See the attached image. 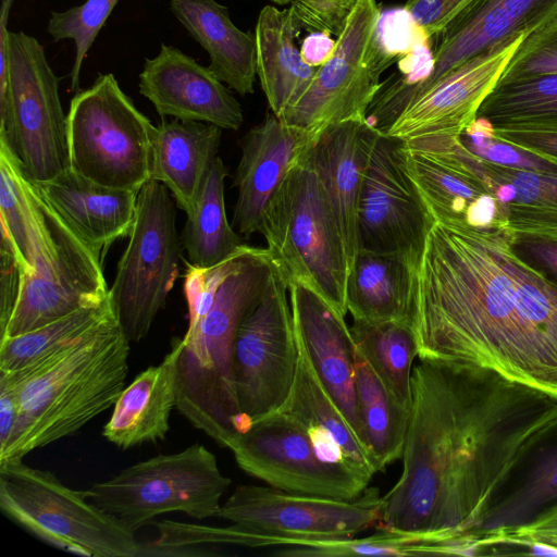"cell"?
Instances as JSON below:
<instances>
[{
    "mask_svg": "<svg viewBox=\"0 0 557 557\" xmlns=\"http://www.w3.org/2000/svg\"><path fill=\"white\" fill-rule=\"evenodd\" d=\"M13 459L0 462V509L34 536L90 557H138L140 542L116 517L53 473Z\"/></svg>",
    "mask_w": 557,
    "mask_h": 557,
    "instance_id": "8992f818",
    "label": "cell"
},
{
    "mask_svg": "<svg viewBox=\"0 0 557 557\" xmlns=\"http://www.w3.org/2000/svg\"><path fill=\"white\" fill-rule=\"evenodd\" d=\"M232 481L203 445L158 455L85 490L87 499L132 532L169 512L202 520L215 517Z\"/></svg>",
    "mask_w": 557,
    "mask_h": 557,
    "instance_id": "9c48e42d",
    "label": "cell"
},
{
    "mask_svg": "<svg viewBox=\"0 0 557 557\" xmlns=\"http://www.w3.org/2000/svg\"><path fill=\"white\" fill-rule=\"evenodd\" d=\"M432 219L401 151V140L380 134L359 202V251L396 255L417 273Z\"/></svg>",
    "mask_w": 557,
    "mask_h": 557,
    "instance_id": "2e32d148",
    "label": "cell"
},
{
    "mask_svg": "<svg viewBox=\"0 0 557 557\" xmlns=\"http://www.w3.org/2000/svg\"><path fill=\"white\" fill-rule=\"evenodd\" d=\"M34 183L54 212L101 261L113 242L129 235L138 193L96 184L71 169L48 182Z\"/></svg>",
    "mask_w": 557,
    "mask_h": 557,
    "instance_id": "d4e9b609",
    "label": "cell"
},
{
    "mask_svg": "<svg viewBox=\"0 0 557 557\" xmlns=\"http://www.w3.org/2000/svg\"><path fill=\"white\" fill-rule=\"evenodd\" d=\"M7 48V82L0 87V143L33 182H48L70 169L60 78L37 38L9 30Z\"/></svg>",
    "mask_w": 557,
    "mask_h": 557,
    "instance_id": "ba28073f",
    "label": "cell"
},
{
    "mask_svg": "<svg viewBox=\"0 0 557 557\" xmlns=\"http://www.w3.org/2000/svg\"><path fill=\"white\" fill-rule=\"evenodd\" d=\"M317 137L307 129L287 124L273 112L243 136L233 182L237 199L232 220L240 235L248 238L261 232L269 201Z\"/></svg>",
    "mask_w": 557,
    "mask_h": 557,
    "instance_id": "44dd1931",
    "label": "cell"
},
{
    "mask_svg": "<svg viewBox=\"0 0 557 557\" xmlns=\"http://www.w3.org/2000/svg\"><path fill=\"white\" fill-rule=\"evenodd\" d=\"M418 273L400 257L360 250L348 272L346 301L354 322L397 321L412 327Z\"/></svg>",
    "mask_w": 557,
    "mask_h": 557,
    "instance_id": "f546056e",
    "label": "cell"
},
{
    "mask_svg": "<svg viewBox=\"0 0 557 557\" xmlns=\"http://www.w3.org/2000/svg\"><path fill=\"white\" fill-rule=\"evenodd\" d=\"M221 132L213 124L177 119L156 126L150 178L170 190L186 215L195 209L218 157Z\"/></svg>",
    "mask_w": 557,
    "mask_h": 557,
    "instance_id": "83f0119b",
    "label": "cell"
},
{
    "mask_svg": "<svg viewBox=\"0 0 557 557\" xmlns=\"http://www.w3.org/2000/svg\"><path fill=\"white\" fill-rule=\"evenodd\" d=\"M336 41V39L326 35H308L300 46L302 60L313 67H319L332 58Z\"/></svg>",
    "mask_w": 557,
    "mask_h": 557,
    "instance_id": "816d5d0a",
    "label": "cell"
},
{
    "mask_svg": "<svg viewBox=\"0 0 557 557\" xmlns=\"http://www.w3.org/2000/svg\"><path fill=\"white\" fill-rule=\"evenodd\" d=\"M296 341L298 359L295 377L286 400L277 410L307 430L323 460L346 465L371 481L377 473L371 456L315 374L297 337Z\"/></svg>",
    "mask_w": 557,
    "mask_h": 557,
    "instance_id": "484cf974",
    "label": "cell"
},
{
    "mask_svg": "<svg viewBox=\"0 0 557 557\" xmlns=\"http://www.w3.org/2000/svg\"><path fill=\"white\" fill-rule=\"evenodd\" d=\"M380 132L367 120L323 129L310 149L313 168L337 222L348 272L359 252V202L366 170Z\"/></svg>",
    "mask_w": 557,
    "mask_h": 557,
    "instance_id": "603a6c76",
    "label": "cell"
},
{
    "mask_svg": "<svg viewBox=\"0 0 557 557\" xmlns=\"http://www.w3.org/2000/svg\"><path fill=\"white\" fill-rule=\"evenodd\" d=\"M22 268L14 246L1 230L0 239V335L10 322L22 287Z\"/></svg>",
    "mask_w": 557,
    "mask_h": 557,
    "instance_id": "c3c4849f",
    "label": "cell"
},
{
    "mask_svg": "<svg viewBox=\"0 0 557 557\" xmlns=\"http://www.w3.org/2000/svg\"><path fill=\"white\" fill-rule=\"evenodd\" d=\"M310 149L269 201L260 234L287 287L300 284L311 289L346 318L347 259Z\"/></svg>",
    "mask_w": 557,
    "mask_h": 557,
    "instance_id": "5b68a950",
    "label": "cell"
},
{
    "mask_svg": "<svg viewBox=\"0 0 557 557\" xmlns=\"http://www.w3.org/2000/svg\"><path fill=\"white\" fill-rule=\"evenodd\" d=\"M18 405L14 392L5 383L0 382V448H3L13 432Z\"/></svg>",
    "mask_w": 557,
    "mask_h": 557,
    "instance_id": "f5cc1de1",
    "label": "cell"
},
{
    "mask_svg": "<svg viewBox=\"0 0 557 557\" xmlns=\"http://www.w3.org/2000/svg\"><path fill=\"white\" fill-rule=\"evenodd\" d=\"M255 37L257 76L271 112L280 117L302 97L318 67L302 60L287 9L265 5L258 15Z\"/></svg>",
    "mask_w": 557,
    "mask_h": 557,
    "instance_id": "1f68e13d",
    "label": "cell"
},
{
    "mask_svg": "<svg viewBox=\"0 0 557 557\" xmlns=\"http://www.w3.org/2000/svg\"><path fill=\"white\" fill-rule=\"evenodd\" d=\"M557 507V420L542 430L509 468L472 532L525 525Z\"/></svg>",
    "mask_w": 557,
    "mask_h": 557,
    "instance_id": "cb8c5ba5",
    "label": "cell"
},
{
    "mask_svg": "<svg viewBox=\"0 0 557 557\" xmlns=\"http://www.w3.org/2000/svg\"><path fill=\"white\" fill-rule=\"evenodd\" d=\"M251 247L248 246L240 253L210 268H198L185 261L184 292L189 314L188 327L195 326L206 315L214 301L219 287L242 264Z\"/></svg>",
    "mask_w": 557,
    "mask_h": 557,
    "instance_id": "ee69618b",
    "label": "cell"
},
{
    "mask_svg": "<svg viewBox=\"0 0 557 557\" xmlns=\"http://www.w3.org/2000/svg\"><path fill=\"white\" fill-rule=\"evenodd\" d=\"M355 386L362 444L380 472L401 458L410 410L392 396L357 348Z\"/></svg>",
    "mask_w": 557,
    "mask_h": 557,
    "instance_id": "d6a6232c",
    "label": "cell"
},
{
    "mask_svg": "<svg viewBox=\"0 0 557 557\" xmlns=\"http://www.w3.org/2000/svg\"><path fill=\"white\" fill-rule=\"evenodd\" d=\"M383 495L367 487L351 499L285 492L272 486L238 485L216 517L255 536V548L308 541L351 539L379 524Z\"/></svg>",
    "mask_w": 557,
    "mask_h": 557,
    "instance_id": "7c38bea8",
    "label": "cell"
},
{
    "mask_svg": "<svg viewBox=\"0 0 557 557\" xmlns=\"http://www.w3.org/2000/svg\"><path fill=\"white\" fill-rule=\"evenodd\" d=\"M181 338L172 341L163 360L140 372L123 388L102 430L113 445L128 449L165 438L176 408V362Z\"/></svg>",
    "mask_w": 557,
    "mask_h": 557,
    "instance_id": "4316f807",
    "label": "cell"
},
{
    "mask_svg": "<svg viewBox=\"0 0 557 557\" xmlns=\"http://www.w3.org/2000/svg\"><path fill=\"white\" fill-rule=\"evenodd\" d=\"M473 0H407L405 10L426 37H437Z\"/></svg>",
    "mask_w": 557,
    "mask_h": 557,
    "instance_id": "bcb514c9",
    "label": "cell"
},
{
    "mask_svg": "<svg viewBox=\"0 0 557 557\" xmlns=\"http://www.w3.org/2000/svg\"><path fill=\"white\" fill-rule=\"evenodd\" d=\"M396 59L381 29L377 0H357L330 60L318 67L310 86L281 120L319 135L331 125L367 120L382 83Z\"/></svg>",
    "mask_w": 557,
    "mask_h": 557,
    "instance_id": "30bf717a",
    "label": "cell"
},
{
    "mask_svg": "<svg viewBox=\"0 0 557 557\" xmlns=\"http://www.w3.org/2000/svg\"><path fill=\"white\" fill-rule=\"evenodd\" d=\"M451 539L377 528V532L361 539L308 541L276 548L272 554L278 557L446 555L447 544Z\"/></svg>",
    "mask_w": 557,
    "mask_h": 557,
    "instance_id": "f35d334b",
    "label": "cell"
},
{
    "mask_svg": "<svg viewBox=\"0 0 557 557\" xmlns=\"http://www.w3.org/2000/svg\"><path fill=\"white\" fill-rule=\"evenodd\" d=\"M485 544L503 555L516 554L518 548L527 552L529 545L541 544L557 549V507L532 522L508 531L482 534Z\"/></svg>",
    "mask_w": 557,
    "mask_h": 557,
    "instance_id": "f6af8a7d",
    "label": "cell"
},
{
    "mask_svg": "<svg viewBox=\"0 0 557 557\" xmlns=\"http://www.w3.org/2000/svg\"><path fill=\"white\" fill-rule=\"evenodd\" d=\"M138 86L162 117L232 131L244 122L242 107L231 90L209 67L174 46L162 44L154 58L145 60Z\"/></svg>",
    "mask_w": 557,
    "mask_h": 557,
    "instance_id": "ffe728a7",
    "label": "cell"
},
{
    "mask_svg": "<svg viewBox=\"0 0 557 557\" xmlns=\"http://www.w3.org/2000/svg\"><path fill=\"white\" fill-rule=\"evenodd\" d=\"M131 342L117 317L81 339L26 367L0 370L18 411L0 462L23 459L34 449L81 430L113 406L125 387Z\"/></svg>",
    "mask_w": 557,
    "mask_h": 557,
    "instance_id": "3957f363",
    "label": "cell"
},
{
    "mask_svg": "<svg viewBox=\"0 0 557 557\" xmlns=\"http://www.w3.org/2000/svg\"><path fill=\"white\" fill-rule=\"evenodd\" d=\"M230 449L244 472L285 492L351 499L370 483L346 465L323 460L307 430L278 410L252 422Z\"/></svg>",
    "mask_w": 557,
    "mask_h": 557,
    "instance_id": "9a60e30c",
    "label": "cell"
},
{
    "mask_svg": "<svg viewBox=\"0 0 557 557\" xmlns=\"http://www.w3.org/2000/svg\"><path fill=\"white\" fill-rule=\"evenodd\" d=\"M154 525L158 535L151 541L140 542L138 557L216 556L227 547L251 548L250 533L235 523L214 527L163 520Z\"/></svg>",
    "mask_w": 557,
    "mask_h": 557,
    "instance_id": "ab89813d",
    "label": "cell"
},
{
    "mask_svg": "<svg viewBox=\"0 0 557 557\" xmlns=\"http://www.w3.org/2000/svg\"><path fill=\"white\" fill-rule=\"evenodd\" d=\"M476 117L487 120L495 128L557 131V74L497 83Z\"/></svg>",
    "mask_w": 557,
    "mask_h": 557,
    "instance_id": "8d00e7d4",
    "label": "cell"
},
{
    "mask_svg": "<svg viewBox=\"0 0 557 557\" xmlns=\"http://www.w3.org/2000/svg\"><path fill=\"white\" fill-rule=\"evenodd\" d=\"M287 288L296 337L315 374L363 446L355 386L356 345L350 327L345 318L311 289L300 284H292Z\"/></svg>",
    "mask_w": 557,
    "mask_h": 557,
    "instance_id": "7402d4cb",
    "label": "cell"
},
{
    "mask_svg": "<svg viewBox=\"0 0 557 557\" xmlns=\"http://www.w3.org/2000/svg\"><path fill=\"white\" fill-rule=\"evenodd\" d=\"M176 207L170 190L156 180L150 178L137 194L128 244L109 289L131 343L148 335L177 277L182 240Z\"/></svg>",
    "mask_w": 557,
    "mask_h": 557,
    "instance_id": "8fae6325",
    "label": "cell"
},
{
    "mask_svg": "<svg viewBox=\"0 0 557 557\" xmlns=\"http://www.w3.org/2000/svg\"><path fill=\"white\" fill-rule=\"evenodd\" d=\"M116 315L109 297L32 332L0 341V370L26 367L81 339Z\"/></svg>",
    "mask_w": 557,
    "mask_h": 557,
    "instance_id": "74e56055",
    "label": "cell"
},
{
    "mask_svg": "<svg viewBox=\"0 0 557 557\" xmlns=\"http://www.w3.org/2000/svg\"><path fill=\"white\" fill-rule=\"evenodd\" d=\"M462 144L474 156L492 163L557 174L556 164L496 138H484L479 144Z\"/></svg>",
    "mask_w": 557,
    "mask_h": 557,
    "instance_id": "7dc6e473",
    "label": "cell"
},
{
    "mask_svg": "<svg viewBox=\"0 0 557 557\" xmlns=\"http://www.w3.org/2000/svg\"><path fill=\"white\" fill-rule=\"evenodd\" d=\"M481 163L491 180L507 182L515 188V196L505 206L507 230L516 236L557 242V174L483 159Z\"/></svg>",
    "mask_w": 557,
    "mask_h": 557,
    "instance_id": "e575fe53",
    "label": "cell"
},
{
    "mask_svg": "<svg viewBox=\"0 0 557 557\" xmlns=\"http://www.w3.org/2000/svg\"><path fill=\"white\" fill-rule=\"evenodd\" d=\"M274 264L267 248L251 247L219 287L206 315L181 338L176 409L195 428L231 448L247 430L233 374L239 326L262 296Z\"/></svg>",
    "mask_w": 557,
    "mask_h": 557,
    "instance_id": "277c9868",
    "label": "cell"
},
{
    "mask_svg": "<svg viewBox=\"0 0 557 557\" xmlns=\"http://www.w3.org/2000/svg\"><path fill=\"white\" fill-rule=\"evenodd\" d=\"M505 228L434 222L418 270V358L475 364L557 396V283Z\"/></svg>",
    "mask_w": 557,
    "mask_h": 557,
    "instance_id": "7a4b0ae2",
    "label": "cell"
},
{
    "mask_svg": "<svg viewBox=\"0 0 557 557\" xmlns=\"http://www.w3.org/2000/svg\"><path fill=\"white\" fill-rule=\"evenodd\" d=\"M226 176L227 170L218 156L195 209L187 214L181 240L188 262L198 268L213 267L249 246L227 220L224 199Z\"/></svg>",
    "mask_w": 557,
    "mask_h": 557,
    "instance_id": "836d02e7",
    "label": "cell"
},
{
    "mask_svg": "<svg viewBox=\"0 0 557 557\" xmlns=\"http://www.w3.org/2000/svg\"><path fill=\"white\" fill-rule=\"evenodd\" d=\"M494 138L525 150L557 165V131L494 127Z\"/></svg>",
    "mask_w": 557,
    "mask_h": 557,
    "instance_id": "681fc988",
    "label": "cell"
},
{
    "mask_svg": "<svg viewBox=\"0 0 557 557\" xmlns=\"http://www.w3.org/2000/svg\"><path fill=\"white\" fill-rule=\"evenodd\" d=\"M170 8L208 52L211 72L240 96L252 94L257 77L255 34L240 30L227 7L215 0H170Z\"/></svg>",
    "mask_w": 557,
    "mask_h": 557,
    "instance_id": "f1b7e54d",
    "label": "cell"
},
{
    "mask_svg": "<svg viewBox=\"0 0 557 557\" xmlns=\"http://www.w3.org/2000/svg\"><path fill=\"white\" fill-rule=\"evenodd\" d=\"M119 0H86L62 12H51L47 30L53 41L72 39L75 59L70 73L71 90L79 91L85 57Z\"/></svg>",
    "mask_w": 557,
    "mask_h": 557,
    "instance_id": "60d3db41",
    "label": "cell"
},
{
    "mask_svg": "<svg viewBox=\"0 0 557 557\" xmlns=\"http://www.w3.org/2000/svg\"><path fill=\"white\" fill-rule=\"evenodd\" d=\"M52 212L54 250L32 273H23L16 307L0 341L32 332L109 297L102 261Z\"/></svg>",
    "mask_w": 557,
    "mask_h": 557,
    "instance_id": "ac0fdd59",
    "label": "cell"
},
{
    "mask_svg": "<svg viewBox=\"0 0 557 557\" xmlns=\"http://www.w3.org/2000/svg\"><path fill=\"white\" fill-rule=\"evenodd\" d=\"M522 34L463 62L412 99L383 134L399 140L460 137L476 119L522 40Z\"/></svg>",
    "mask_w": 557,
    "mask_h": 557,
    "instance_id": "d6986e66",
    "label": "cell"
},
{
    "mask_svg": "<svg viewBox=\"0 0 557 557\" xmlns=\"http://www.w3.org/2000/svg\"><path fill=\"white\" fill-rule=\"evenodd\" d=\"M401 151L434 222L507 230L505 209L481 159L467 149L460 137L401 140Z\"/></svg>",
    "mask_w": 557,
    "mask_h": 557,
    "instance_id": "e0dca14e",
    "label": "cell"
},
{
    "mask_svg": "<svg viewBox=\"0 0 557 557\" xmlns=\"http://www.w3.org/2000/svg\"><path fill=\"white\" fill-rule=\"evenodd\" d=\"M298 348L288 288L274 267L259 301L237 332L233 374L247 429L276 411L295 377Z\"/></svg>",
    "mask_w": 557,
    "mask_h": 557,
    "instance_id": "4fadbf2b",
    "label": "cell"
},
{
    "mask_svg": "<svg viewBox=\"0 0 557 557\" xmlns=\"http://www.w3.org/2000/svg\"><path fill=\"white\" fill-rule=\"evenodd\" d=\"M398 481L377 528L472 533L523 448L557 420V396L480 366L419 359Z\"/></svg>",
    "mask_w": 557,
    "mask_h": 557,
    "instance_id": "6da1fadb",
    "label": "cell"
},
{
    "mask_svg": "<svg viewBox=\"0 0 557 557\" xmlns=\"http://www.w3.org/2000/svg\"><path fill=\"white\" fill-rule=\"evenodd\" d=\"M70 169L102 186L138 193L150 180L156 126L112 73L77 91L66 114Z\"/></svg>",
    "mask_w": 557,
    "mask_h": 557,
    "instance_id": "52a82bcc",
    "label": "cell"
},
{
    "mask_svg": "<svg viewBox=\"0 0 557 557\" xmlns=\"http://www.w3.org/2000/svg\"><path fill=\"white\" fill-rule=\"evenodd\" d=\"M350 332L357 350L405 408L412 401L411 379L418 345L412 327L403 322H354Z\"/></svg>",
    "mask_w": 557,
    "mask_h": 557,
    "instance_id": "d590c367",
    "label": "cell"
},
{
    "mask_svg": "<svg viewBox=\"0 0 557 557\" xmlns=\"http://www.w3.org/2000/svg\"><path fill=\"white\" fill-rule=\"evenodd\" d=\"M557 74V15L520 44L498 83Z\"/></svg>",
    "mask_w": 557,
    "mask_h": 557,
    "instance_id": "b9f144b4",
    "label": "cell"
},
{
    "mask_svg": "<svg viewBox=\"0 0 557 557\" xmlns=\"http://www.w3.org/2000/svg\"><path fill=\"white\" fill-rule=\"evenodd\" d=\"M557 15V0H473L435 37L426 74L401 77L381 87L373 102L380 120L392 124L418 95L469 59L522 34H530Z\"/></svg>",
    "mask_w": 557,
    "mask_h": 557,
    "instance_id": "5bb4252c",
    "label": "cell"
},
{
    "mask_svg": "<svg viewBox=\"0 0 557 557\" xmlns=\"http://www.w3.org/2000/svg\"><path fill=\"white\" fill-rule=\"evenodd\" d=\"M515 249L522 258L557 283V242L517 236Z\"/></svg>",
    "mask_w": 557,
    "mask_h": 557,
    "instance_id": "f907efd6",
    "label": "cell"
},
{
    "mask_svg": "<svg viewBox=\"0 0 557 557\" xmlns=\"http://www.w3.org/2000/svg\"><path fill=\"white\" fill-rule=\"evenodd\" d=\"M0 223L11 239L22 273L50 257L55 247L52 210L35 183L0 143Z\"/></svg>",
    "mask_w": 557,
    "mask_h": 557,
    "instance_id": "4dcf8cb0",
    "label": "cell"
},
{
    "mask_svg": "<svg viewBox=\"0 0 557 557\" xmlns=\"http://www.w3.org/2000/svg\"><path fill=\"white\" fill-rule=\"evenodd\" d=\"M357 0H292L287 9L290 25L299 37L302 32L334 36L345 30Z\"/></svg>",
    "mask_w": 557,
    "mask_h": 557,
    "instance_id": "7bdbcfd3",
    "label": "cell"
}]
</instances>
